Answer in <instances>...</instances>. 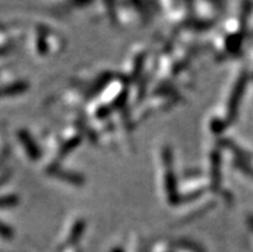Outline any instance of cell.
Returning <instances> with one entry per match:
<instances>
[{
    "mask_svg": "<svg viewBox=\"0 0 253 252\" xmlns=\"http://www.w3.org/2000/svg\"><path fill=\"white\" fill-rule=\"evenodd\" d=\"M21 138H22L23 143H25L26 148H27V151H29L30 156L34 157V158L40 156V151H38V147H36L34 141L30 138V135L27 134V133H22V134H21Z\"/></svg>",
    "mask_w": 253,
    "mask_h": 252,
    "instance_id": "2",
    "label": "cell"
},
{
    "mask_svg": "<svg viewBox=\"0 0 253 252\" xmlns=\"http://www.w3.org/2000/svg\"><path fill=\"white\" fill-rule=\"evenodd\" d=\"M248 76L244 71L243 74L239 76V79L237 80V84L234 85V89H233V93H231L230 99H229V117H235L238 111V105H239V102H241L242 94L244 92V88H246V84H247Z\"/></svg>",
    "mask_w": 253,
    "mask_h": 252,
    "instance_id": "1",
    "label": "cell"
}]
</instances>
